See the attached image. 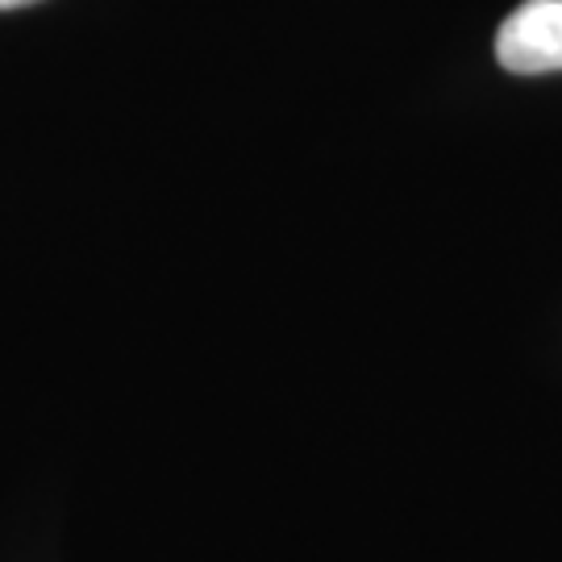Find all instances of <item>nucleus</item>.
<instances>
[{"label": "nucleus", "mask_w": 562, "mask_h": 562, "mask_svg": "<svg viewBox=\"0 0 562 562\" xmlns=\"http://www.w3.org/2000/svg\"><path fill=\"white\" fill-rule=\"evenodd\" d=\"M496 59L513 76L562 71V0H525L496 30Z\"/></svg>", "instance_id": "f257e3e1"}, {"label": "nucleus", "mask_w": 562, "mask_h": 562, "mask_svg": "<svg viewBox=\"0 0 562 562\" xmlns=\"http://www.w3.org/2000/svg\"><path fill=\"white\" fill-rule=\"evenodd\" d=\"M30 4H38V0H0V13L4 9H30Z\"/></svg>", "instance_id": "f03ea898"}]
</instances>
